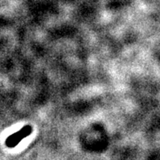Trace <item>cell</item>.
Returning <instances> with one entry per match:
<instances>
[{"label":"cell","mask_w":160,"mask_h":160,"mask_svg":"<svg viewBox=\"0 0 160 160\" xmlns=\"http://www.w3.org/2000/svg\"><path fill=\"white\" fill-rule=\"evenodd\" d=\"M32 132V128L30 126L23 127L20 131L15 132L6 140V145L9 148H13L17 146L26 137Z\"/></svg>","instance_id":"1"}]
</instances>
